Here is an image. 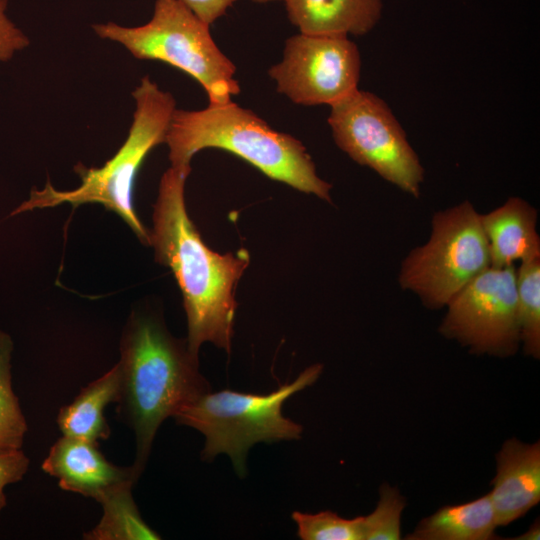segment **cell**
I'll use <instances>...</instances> for the list:
<instances>
[{
    "instance_id": "6da1fadb",
    "label": "cell",
    "mask_w": 540,
    "mask_h": 540,
    "mask_svg": "<svg viewBox=\"0 0 540 540\" xmlns=\"http://www.w3.org/2000/svg\"><path fill=\"white\" fill-rule=\"evenodd\" d=\"M191 166H170L162 175L153 211L150 246L173 272L187 317V345L198 356L210 342L231 352L237 284L250 263L246 249L220 254L202 240L185 205Z\"/></svg>"
},
{
    "instance_id": "7a4b0ae2",
    "label": "cell",
    "mask_w": 540,
    "mask_h": 540,
    "mask_svg": "<svg viewBox=\"0 0 540 540\" xmlns=\"http://www.w3.org/2000/svg\"><path fill=\"white\" fill-rule=\"evenodd\" d=\"M118 416L134 432L133 467L142 474L155 435L165 419L210 391L199 359L186 339L170 334L158 313L131 312L120 341Z\"/></svg>"
},
{
    "instance_id": "3957f363",
    "label": "cell",
    "mask_w": 540,
    "mask_h": 540,
    "mask_svg": "<svg viewBox=\"0 0 540 540\" xmlns=\"http://www.w3.org/2000/svg\"><path fill=\"white\" fill-rule=\"evenodd\" d=\"M164 143L171 166H191L206 148L228 151L267 177L331 202V184L320 178L305 146L288 133L272 129L250 109L233 101L201 110L175 109Z\"/></svg>"
},
{
    "instance_id": "277c9868",
    "label": "cell",
    "mask_w": 540,
    "mask_h": 540,
    "mask_svg": "<svg viewBox=\"0 0 540 540\" xmlns=\"http://www.w3.org/2000/svg\"><path fill=\"white\" fill-rule=\"evenodd\" d=\"M132 96L135 111L128 136L111 159L99 168L77 164L75 171L81 178L80 186L62 191L55 189L48 181L43 189H33L29 199L11 215L63 203L73 207L99 203L119 215L137 238L150 246V232L134 208V186L147 155L165 141L176 101L170 92L162 90L149 76L141 79Z\"/></svg>"
},
{
    "instance_id": "5b68a950",
    "label": "cell",
    "mask_w": 540,
    "mask_h": 540,
    "mask_svg": "<svg viewBox=\"0 0 540 540\" xmlns=\"http://www.w3.org/2000/svg\"><path fill=\"white\" fill-rule=\"evenodd\" d=\"M322 371L321 364H313L293 382L268 394L230 389L209 391L185 404L173 418L177 424L204 435L202 460L212 461L224 453L231 459L237 475L245 477L247 454L254 444L301 438L302 425L283 416L282 405L293 394L313 385Z\"/></svg>"
},
{
    "instance_id": "8992f818",
    "label": "cell",
    "mask_w": 540,
    "mask_h": 540,
    "mask_svg": "<svg viewBox=\"0 0 540 540\" xmlns=\"http://www.w3.org/2000/svg\"><path fill=\"white\" fill-rule=\"evenodd\" d=\"M209 24L182 0H156L151 19L140 26L94 24L98 37L121 44L139 60L160 61L194 78L210 105L232 101L240 93L236 66L219 49Z\"/></svg>"
},
{
    "instance_id": "52a82bcc",
    "label": "cell",
    "mask_w": 540,
    "mask_h": 540,
    "mask_svg": "<svg viewBox=\"0 0 540 540\" xmlns=\"http://www.w3.org/2000/svg\"><path fill=\"white\" fill-rule=\"evenodd\" d=\"M488 267L489 249L480 214L469 201H463L433 215L428 241L405 257L398 281L423 305L439 309Z\"/></svg>"
},
{
    "instance_id": "ba28073f",
    "label": "cell",
    "mask_w": 540,
    "mask_h": 540,
    "mask_svg": "<svg viewBox=\"0 0 540 540\" xmlns=\"http://www.w3.org/2000/svg\"><path fill=\"white\" fill-rule=\"evenodd\" d=\"M330 108L335 144L356 163L418 198L424 168L387 103L357 89Z\"/></svg>"
},
{
    "instance_id": "9c48e42d",
    "label": "cell",
    "mask_w": 540,
    "mask_h": 540,
    "mask_svg": "<svg viewBox=\"0 0 540 540\" xmlns=\"http://www.w3.org/2000/svg\"><path fill=\"white\" fill-rule=\"evenodd\" d=\"M515 265L488 267L447 304L440 333L472 353L513 355L520 344Z\"/></svg>"
},
{
    "instance_id": "30bf717a",
    "label": "cell",
    "mask_w": 540,
    "mask_h": 540,
    "mask_svg": "<svg viewBox=\"0 0 540 540\" xmlns=\"http://www.w3.org/2000/svg\"><path fill=\"white\" fill-rule=\"evenodd\" d=\"M361 56L347 36L299 33L289 37L268 74L279 93L295 104L329 106L358 88Z\"/></svg>"
},
{
    "instance_id": "8fae6325",
    "label": "cell",
    "mask_w": 540,
    "mask_h": 540,
    "mask_svg": "<svg viewBox=\"0 0 540 540\" xmlns=\"http://www.w3.org/2000/svg\"><path fill=\"white\" fill-rule=\"evenodd\" d=\"M42 469L57 478L61 489L97 502L112 489L136 483L140 477L133 465L122 467L109 462L98 443L64 435L51 446Z\"/></svg>"
},
{
    "instance_id": "7c38bea8",
    "label": "cell",
    "mask_w": 540,
    "mask_h": 540,
    "mask_svg": "<svg viewBox=\"0 0 540 540\" xmlns=\"http://www.w3.org/2000/svg\"><path fill=\"white\" fill-rule=\"evenodd\" d=\"M491 499L498 527L524 516L540 501V442L508 439L496 455Z\"/></svg>"
},
{
    "instance_id": "4fadbf2b",
    "label": "cell",
    "mask_w": 540,
    "mask_h": 540,
    "mask_svg": "<svg viewBox=\"0 0 540 540\" xmlns=\"http://www.w3.org/2000/svg\"><path fill=\"white\" fill-rule=\"evenodd\" d=\"M488 243L490 266L505 267L540 258L537 210L520 197L480 214Z\"/></svg>"
},
{
    "instance_id": "5bb4252c",
    "label": "cell",
    "mask_w": 540,
    "mask_h": 540,
    "mask_svg": "<svg viewBox=\"0 0 540 540\" xmlns=\"http://www.w3.org/2000/svg\"><path fill=\"white\" fill-rule=\"evenodd\" d=\"M301 33L363 36L378 23L382 0H283Z\"/></svg>"
},
{
    "instance_id": "9a60e30c",
    "label": "cell",
    "mask_w": 540,
    "mask_h": 540,
    "mask_svg": "<svg viewBox=\"0 0 540 540\" xmlns=\"http://www.w3.org/2000/svg\"><path fill=\"white\" fill-rule=\"evenodd\" d=\"M120 394L118 364L83 387L74 400L60 408L57 424L62 435L96 442L109 438L111 429L105 419L108 404L117 403Z\"/></svg>"
},
{
    "instance_id": "2e32d148",
    "label": "cell",
    "mask_w": 540,
    "mask_h": 540,
    "mask_svg": "<svg viewBox=\"0 0 540 540\" xmlns=\"http://www.w3.org/2000/svg\"><path fill=\"white\" fill-rule=\"evenodd\" d=\"M495 511L486 494L462 504L445 505L424 518L408 540H491L497 539Z\"/></svg>"
},
{
    "instance_id": "e0dca14e",
    "label": "cell",
    "mask_w": 540,
    "mask_h": 540,
    "mask_svg": "<svg viewBox=\"0 0 540 540\" xmlns=\"http://www.w3.org/2000/svg\"><path fill=\"white\" fill-rule=\"evenodd\" d=\"M134 482L124 483L99 501L103 515L98 524L87 531V540H157L160 535L142 519L132 496Z\"/></svg>"
},
{
    "instance_id": "ac0fdd59",
    "label": "cell",
    "mask_w": 540,
    "mask_h": 540,
    "mask_svg": "<svg viewBox=\"0 0 540 540\" xmlns=\"http://www.w3.org/2000/svg\"><path fill=\"white\" fill-rule=\"evenodd\" d=\"M517 320L526 355L540 358V258L516 270Z\"/></svg>"
},
{
    "instance_id": "d6986e66",
    "label": "cell",
    "mask_w": 540,
    "mask_h": 540,
    "mask_svg": "<svg viewBox=\"0 0 540 540\" xmlns=\"http://www.w3.org/2000/svg\"><path fill=\"white\" fill-rule=\"evenodd\" d=\"M11 337L0 330V449H21L28 430L18 397L12 388Z\"/></svg>"
},
{
    "instance_id": "ffe728a7",
    "label": "cell",
    "mask_w": 540,
    "mask_h": 540,
    "mask_svg": "<svg viewBox=\"0 0 540 540\" xmlns=\"http://www.w3.org/2000/svg\"><path fill=\"white\" fill-rule=\"evenodd\" d=\"M291 517L302 540H363L362 516L347 519L326 510L314 514L293 511Z\"/></svg>"
},
{
    "instance_id": "44dd1931",
    "label": "cell",
    "mask_w": 540,
    "mask_h": 540,
    "mask_svg": "<svg viewBox=\"0 0 540 540\" xmlns=\"http://www.w3.org/2000/svg\"><path fill=\"white\" fill-rule=\"evenodd\" d=\"M379 495L373 512L362 516L363 540H398L405 499L397 488L387 483L380 487Z\"/></svg>"
},
{
    "instance_id": "7402d4cb",
    "label": "cell",
    "mask_w": 540,
    "mask_h": 540,
    "mask_svg": "<svg viewBox=\"0 0 540 540\" xmlns=\"http://www.w3.org/2000/svg\"><path fill=\"white\" fill-rule=\"evenodd\" d=\"M29 458L22 449H0V511L6 505L5 487L23 479Z\"/></svg>"
},
{
    "instance_id": "603a6c76",
    "label": "cell",
    "mask_w": 540,
    "mask_h": 540,
    "mask_svg": "<svg viewBox=\"0 0 540 540\" xmlns=\"http://www.w3.org/2000/svg\"><path fill=\"white\" fill-rule=\"evenodd\" d=\"M7 6V0H0V61L10 60L30 43L26 34L8 17Z\"/></svg>"
},
{
    "instance_id": "cb8c5ba5",
    "label": "cell",
    "mask_w": 540,
    "mask_h": 540,
    "mask_svg": "<svg viewBox=\"0 0 540 540\" xmlns=\"http://www.w3.org/2000/svg\"><path fill=\"white\" fill-rule=\"evenodd\" d=\"M201 20L211 25L223 16L236 0H182Z\"/></svg>"
},
{
    "instance_id": "d4e9b609",
    "label": "cell",
    "mask_w": 540,
    "mask_h": 540,
    "mask_svg": "<svg viewBox=\"0 0 540 540\" xmlns=\"http://www.w3.org/2000/svg\"><path fill=\"white\" fill-rule=\"evenodd\" d=\"M514 540H539L540 539V522L536 519L527 531L513 538Z\"/></svg>"
},
{
    "instance_id": "484cf974",
    "label": "cell",
    "mask_w": 540,
    "mask_h": 540,
    "mask_svg": "<svg viewBox=\"0 0 540 540\" xmlns=\"http://www.w3.org/2000/svg\"><path fill=\"white\" fill-rule=\"evenodd\" d=\"M253 1H255L257 3H267V2H271V1H277V0H253Z\"/></svg>"
}]
</instances>
